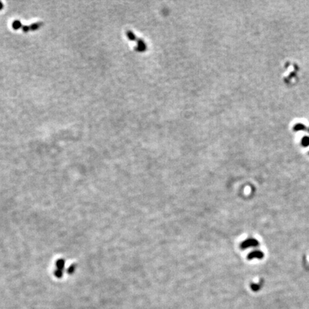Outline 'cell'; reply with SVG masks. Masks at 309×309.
Wrapping results in <instances>:
<instances>
[{
	"instance_id": "cell-7",
	"label": "cell",
	"mask_w": 309,
	"mask_h": 309,
	"mask_svg": "<svg viewBox=\"0 0 309 309\" xmlns=\"http://www.w3.org/2000/svg\"><path fill=\"white\" fill-rule=\"evenodd\" d=\"M2 8H3V4L1 2V1H0V10H1Z\"/></svg>"
},
{
	"instance_id": "cell-2",
	"label": "cell",
	"mask_w": 309,
	"mask_h": 309,
	"mask_svg": "<svg viewBox=\"0 0 309 309\" xmlns=\"http://www.w3.org/2000/svg\"><path fill=\"white\" fill-rule=\"evenodd\" d=\"M256 244H257V242L255 241V240H246L245 242H243V243H242L241 246H242V248H246L251 247V246H253Z\"/></svg>"
},
{
	"instance_id": "cell-1",
	"label": "cell",
	"mask_w": 309,
	"mask_h": 309,
	"mask_svg": "<svg viewBox=\"0 0 309 309\" xmlns=\"http://www.w3.org/2000/svg\"><path fill=\"white\" fill-rule=\"evenodd\" d=\"M42 25V22H37V23H34L32 24V25H29V26H24V25H22L21 28H22V29L24 32H27L31 30H36V29H39Z\"/></svg>"
},
{
	"instance_id": "cell-6",
	"label": "cell",
	"mask_w": 309,
	"mask_h": 309,
	"mask_svg": "<svg viewBox=\"0 0 309 309\" xmlns=\"http://www.w3.org/2000/svg\"><path fill=\"white\" fill-rule=\"evenodd\" d=\"M304 143V145H307L309 144V137H305L303 139V144Z\"/></svg>"
},
{
	"instance_id": "cell-5",
	"label": "cell",
	"mask_w": 309,
	"mask_h": 309,
	"mask_svg": "<svg viewBox=\"0 0 309 309\" xmlns=\"http://www.w3.org/2000/svg\"><path fill=\"white\" fill-rule=\"evenodd\" d=\"M261 255V253L260 252H255V253H251L250 255H249V258H259L260 256Z\"/></svg>"
},
{
	"instance_id": "cell-4",
	"label": "cell",
	"mask_w": 309,
	"mask_h": 309,
	"mask_svg": "<svg viewBox=\"0 0 309 309\" xmlns=\"http://www.w3.org/2000/svg\"><path fill=\"white\" fill-rule=\"evenodd\" d=\"M294 130H295V131H298V130H306V127L305 125H304L302 124H296L295 126H294Z\"/></svg>"
},
{
	"instance_id": "cell-3",
	"label": "cell",
	"mask_w": 309,
	"mask_h": 309,
	"mask_svg": "<svg viewBox=\"0 0 309 309\" xmlns=\"http://www.w3.org/2000/svg\"><path fill=\"white\" fill-rule=\"evenodd\" d=\"M22 24H21V22H19V20H15L13 22V24H12V27L14 29H20L21 27H22Z\"/></svg>"
}]
</instances>
